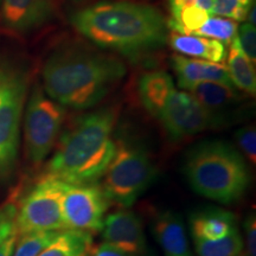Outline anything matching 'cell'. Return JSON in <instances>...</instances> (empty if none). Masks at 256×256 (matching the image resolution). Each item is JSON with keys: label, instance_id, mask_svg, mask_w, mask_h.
Returning <instances> with one entry per match:
<instances>
[{"label": "cell", "instance_id": "1", "mask_svg": "<svg viewBox=\"0 0 256 256\" xmlns=\"http://www.w3.org/2000/svg\"><path fill=\"white\" fill-rule=\"evenodd\" d=\"M74 28L101 49L139 57L162 49L170 30L154 6L134 2H100L70 17Z\"/></svg>", "mask_w": 256, "mask_h": 256}, {"label": "cell", "instance_id": "2", "mask_svg": "<svg viewBox=\"0 0 256 256\" xmlns=\"http://www.w3.org/2000/svg\"><path fill=\"white\" fill-rule=\"evenodd\" d=\"M126 72L118 57L80 46H64L46 60L44 92L63 107L89 110L104 100Z\"/></svg>", "mask_w": 256, "mask_h": 256}, {"label": "cell", "instance_id": "3", "mask_svg": "<svg viewBox=\"0 0 256 256\" xmlns=\"http://www.w3.org/2000/svg\"><path fill=\"white\" fill-rule=\"evenodd\" d=\"M116 110L112 107L82 115L57 140L43 174L66 184L96 183L113 158Z\"/></svg>", "mask_w": 256, "mask_h": 256}, {"label": "cell", "instance_id": "4", "mask_svg": "<svg viewBox=\"0 0 256 256\" xmlns=\"http://www.w3.org/2000/svg\"><path fill=\"white\" fill-rule=\"evenodd\" d=\"M184 174L192 190L220 204L238 200L250 184L244 156L223 140H206L188 150Z\"/></svg>", "mask_w": 256, "mask_h": 256}, {"label": "cell", "instance_id": "5", "mask_svg": "<svg viewBox=\"0 0 256 256\" xmlns=\"http://www.w3.org/2000/svg\"><path fill=\"white\" fill-rule=\"evenodd\" d=\"M156 168L148 153L139 144L115 140L113 158L101 179V188L110 204L130 208L156 177Z\"/></svg>", "mask_w": 256, "mask_h": 256}, {"label": "cell", "instance_id": "6", "mask_svg": "<svg viewBox=\"0 0 256 256\" xmlns=\"http://www.w3.org/2000/svg\"><path fill=\"white\" fill-rule=\"evenodd\" d=\"M66 107L46 94L40 86L32 89L24 119V145L28 162L40 168L60 136Z\"/></svg>", "mask_w": 256, "mask_h": 256}, {"label": "cell", "instance_id": "7", "mask_svg": "<svg viewBox=\"0 0 256 256\" xmlns=\"http://www.w3.org/2000/svg\"><path fill=\"white\" fill-rule=\"evenodd\" d=\"M66 183L44 174L18 206L16 217L17 236L38 232L66 230L63 197Z\"/></svg>", "mask_w": 256, "mask_h": 256}, {"label": "cell", "instance_id": "8", "mask_svg": "<svg viewBox=\"0 0 256 256\" xmlns=\"http://www.w3.org/2000/svg\"><path fill=\"white\" fill-rule=\"evenodd\" d=\"M110 203L100 183L66 184L63 197L64 226L96 235L101 232Z\"/></svg>", "mask_w": 256, "mask_h": 256}, {"label": "cell", "instance_id": "9", "mask_svg": "<svg viewBox=\"0 0 256 256\" xmlns=\"http://www.w3.org/2000/svg\"><path fill=\"white\" fill-rule=\"evenodd\" d=\"M172 140H183L204 130L222 126L224 121L217 118L188 92L174 90L170 94L156 118Z\"/></svg>", "mask_w": 256, "mask_h": 256}, {"label": "cell", "instance_id": "10", "mask_svg": "<svg viewBox=\"0 0 256 256\" xmlns=\"http://www.w3.org/2000/svg\"><path fill=\"white\" fill-rule=\"evenodd\" d=\"M26 89V75L14 72L0 101V177L8 174L17 160Z\"/></svg>", "mask_w": 256, "mask_h": 256}, {"label": "cell", "instance_id": "11", "mask_svg": "<svg viewBox=\"0 0 256 256\" xmlns=\"http://www.w3.org/2000/svg\"><path fill=\"white\" fill-rule=\"evenodd\" d=\"M104 243L127 256H147L146 236L139 216L120 208L106 216L101 230Z\"/></svg>", "mask_w": 256, "mask_h": 256}, {"label": "cell", "instance_id": "12", "mask_svg": "<svg viewBox=\"0 0 256 256\" xmlns=\"http://www.w3.org/2000/svg\"><path fill=\"white\" fill-rule=\"evenodd\" d=\"M57 10L56 0H4L2 20L16 34H28L52 22Z\"/></svg>", "mask_w": 256, "mask_h": 256}, {"label": "cell", "instance_id": "13", "mask_svg": "<svg viewBox=\"0 0 256 256\" xmlns=\"http://www.w3.org/2000/svg\"><path fill=\"white\" fill-rule=\"evenodd\" d=\"M171 66L177 75L178 87L183 90L202 82H218L234 87L228 69L222 63L174 55Z\"/></svg>", "mask_w": 256, "mask_h": 256}, {"label": "cell", "instance_id": "14", "mask_svg": "<svg viewBox=\"0 0 256 256\" xmlns=\"http://www.w3.org/2000/svg\"><path fill=\"white\" fill-rule=\"evenodd\" d=\"M151 229L166 256H194L179 214L172 210L159 211L153 216Z\"/></svg>", "mask_w": 256, "mask_h": 256}, {"label": "cell", "instance_id": "15", "mask_svg": "<svg viewBox=\"0 0 256 256\" xmlns=\"http://www.w3.org/2000/svg\"><path fill=\"white\" fill-rule=\"evenodd\" d=\"M190 229L194 240L216 241L238 229L234 214L223 209L197 211L190 217Z\"/></svg>", "mask_w": 256, "mask_h": 256}, {"label": "cell", "instance_id": "16", "mask_svg": "<svg viewBox=\"0 0 256 256\" xmlns=\"http://www.w3.org/2000/svg\"><path fill=\"white\" fill-rule=\"evenodd\" d=\"M174 89L172 76L162 70H153L142 74L138 82V92L142 104L156 119Z\"/></svg>", "mask_w": 256, "mask_h": 256}, {"label": "cell", "instance_id": "17", "mask_svg": "<svg viewBox=\"0 0 256 256\" xmlns=\"http://www.w3.org/2000/svg\"><path fill=\"white\" fill-rule=\"evenodd\" d=\"M185 92H190L200 104L224 121L223 113L241 101V92L232 86L218 82H202L192 86Z\"/></svg>", "mask_w": 256, "mask_h": 256}, {"label": "cell", "instance_id": "18", "mask_svg": "<svg viewBox=\"0 0 256 256\" xmlns=\"http://www.w3.org/2000/svg\"><path fill=\"white\" fill-rule=\"evenodd\" d=\"M168 43L172 49L184 56L198 57L210 62L222 63L226 58V46L210 38L194 36V34H179L170 32Z\"/></svg>", "mask_w": 256, "mask_h": 256}, {"label": "cell", "instance_id": "19", "mask_svg": "<svg viewBox=\"0 0 256 256\" xmlns=\"http://www.w3.org/2000/svg\"><path fill=\"white\" fill-rule=\"evenodd\" d=\"M226 57H228V66H226V69H228L230 80H232L234 87L238 89V92H243L249 95H255V66L243 54L236 37L230 43V49L229 52L226 54Z\"/></svg>", "mask_w": 256, "mask_h": 256}, {"label": "cell", "instance_id": "20", "mask_svg": "<svg viewBox=\"0 0 256 256\" xmlns=\"http://www.w3.org/2000/svg\"><path fill=\"white\" fill-rule=\"evenodd\" d=\"M92 246V235L78 230H62L37 256H86Z\"/></svg>", "mask_w": 256, "mask_h": 256}, {"label": "cell", "instance_id": "21", "mask_svg": "<svg viewBox=\"0 0 256 256\" xmlns=\"http://www.w3.org/2000/svg\"><path fill=\"white\" fill-rule=\"evenodd\" d=\"M198 256H243V238L238 229L216 241L194 240Z\"/></svg>", "mask_w": 256, "mask_h": 256}, {"label": "cell", "instance_id": "22", "mask_svg": "<svg viewBox=\"0 0 256 256\" xmlns=\"http://www.w3.org/2000/svg\"><path fill=\"white\" fill-rule=\"evenodd\" d=\"M238 28V23L235 20L215 16V17L208 18L206 23L192 34L210 38V40H216L223 43L224 46H226V44L232 43L234 38L236 37Z\"/></svg>", "mask_w": 256, "mask_h": 256}, {"label": "cell", "instance_id": "23", "mask_svg": "<svg viewBox=\"0 0 256 256\" xmlns=\"http://www.w3.org/2000/svg\"><path fill=\"white\" fill-rule=\"evenodd\" d=\"M60 232H38L18 236L12 256H37Z\"/></svg>", "mask_w": 256, "mask_h": 256}, {"label": "cell", "instance_id": "24", "mask_svg": "<svg viewBox=\"0 0 256 256\" xmlns=\"http://www.w3.org/2000/svg\"><path fill=\"white\" fill-rule=\"evenodd\" d=\"M254 2L255 0H215L212 14L235 22L246 20Z\"/></svg>", "mask_w": 256, "mask_h": 256}, {"label": "cell", "instance_id": "25", "mask_svg": "<svg viewBox=\"0 0 256 256\" xmlns=\"http://www.w3.org/2000/svg\"><path fill=\"white\" fill-rule=\"evenodd\" d=\"M236 144L238 146V151L247 159L249 162L255 165L256 162V130L255 127L249 126L242 127L236 132Z\"/></svg>", "mask_w": 256, "mask_h": 256}, {"label": "cell", "instance_id": "26", "mask_svg": "<svg viewBox=\"0 0 256 256\" xmlns=\"http://www.w3.org/2000/svg\"><path fill=\"white\" fill-rule=\"evenodd\" d=\"M18 204L14 200H8L0 206V244L16 232V217Z\"/></svg>", "mask_w": 256, "mask_h": 256}, {"label": "cell", "instance_id": "27", "mask_svg": "<svg viewBox=\"0 0 256 256\" xmlns=\"http://www.w3.org/2000/svg\"><path fill=\"white\" fill-rule=\"evenodd\" d=\"M238 38L240 46L246 56L248 57L252 63L255 64L256 60V31L255 25L249 23L242 24L240 28H238Z\"/></svg>", "mask_w": 256, "mask_h": 256}, {"label": "cell", "instance_id": "28", "mask_svg": "<svg viewBox=\"0 0 256 256\" xmlns=\"http://www.w3.org/2000/svg\"><path fill=\"white\" fill-rule=\"evenodd\" d=\"M243 236V256H256V218L250 214L244 220Z\"/></svg>", "mask_w": 256, "mask_h": 256}, {"label": "cell", "instance_id": "29", "mask_svg": "<svg viewBox=\"0 0 256 256\" xmlns=\"http://www.w3.org/2000/svg\"><path fill=\"white\" fill-rule=\"evenodd\" d=\"M86 256H127L124 252H121L116 249H114L110 246L102 243L95 248H90Z\"/></svg>", "mask_w": 256, "mask_h": 256}, {"label": "cell", "instance_id": "30", "mask_svg": "<svg viewBox=\"0 0 256 256\" xmlns=\"http://www.w3.org/2000/svg\"><path fill=\"white\" fill-rule=\"evenodd\" d=\"M168 5L172 18L177 16L182 10L190 8V6H197V0H168Z\"/></svg>", "mask_w": 256, "mask_h": 256}, {"label": "cell", "instance_id": "31", "mask_svg": "<svg viewBox=\"0 0 256 256\" xmlns=\"http://www.w3.org/2000/svg\"><path fill=\"white\" fill-rule=\"evenodd\" d=\"M14 72L8 69V66H2L0 64V101H2V96L5 94L6 88H8L10 81H11L12 76H14Z\"/></svg>", "mask_w": 256, "mask_h": 256}, {"label": "cell", "instance_id": "32", "mask_svg": "<svg viewBox=\"0 0 256 256\" xmlns=\"http://www.w3.org/2000/svg\"><path fill=\"white\" fill-rule=\"evenodd\" d=\"M17 234L12 235L11 238H8L6 241H4L0 244V256H12L16 247V243H17Z\"/></svg>", "mask_w": 256, "mask_h": 256}, {"label": "cell", "instance_id": "33", "mask_svg": "<svg viewBox=\"0 0 256 256\" xmlns=\"http://www.w3.org/2000/svg\"><path fill=\"white\" fill-rule=\"evenodd\" d=\"M197 6L209 14H212L214 6H215V0H197Z\"/></svg>", "mask_w": 256, "mask_h": 256}, {"label": "cell", "instance_id": "34", "mask_svg": "<svg viewBox=\"0 0 256 256\" xmlns=\"http://www.w3.org/2000/svg\"><path fill=\"white\" fill-rule=\"evenodd\" d=\"M72 2H81V0H72Z\"/></svg>", "mask_w": 256, "mask_h": 256}]
</instances>
